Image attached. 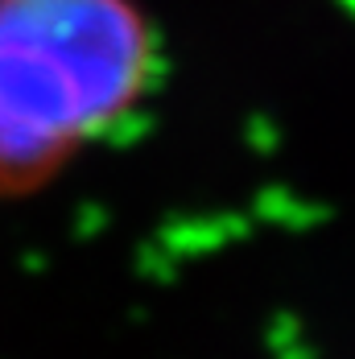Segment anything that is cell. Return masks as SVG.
Wrapping results in <instances>:
<instances>
[{
	"label": "cell",
	"mask_w": 355,
	"mask_h": 359,
	"mask_svg": "<svg viewBox=\"0 0 355 359\" xmlns=\"http://www.w3.org/2000/svg\"><path fill=\"white\" fill-rule=\"evenodd\" d=\"M157 71L137 0H0V198L62 178L141 108Z\"/></svg>",
	"instance_id": "6da1fadb"
}]
</instances>
